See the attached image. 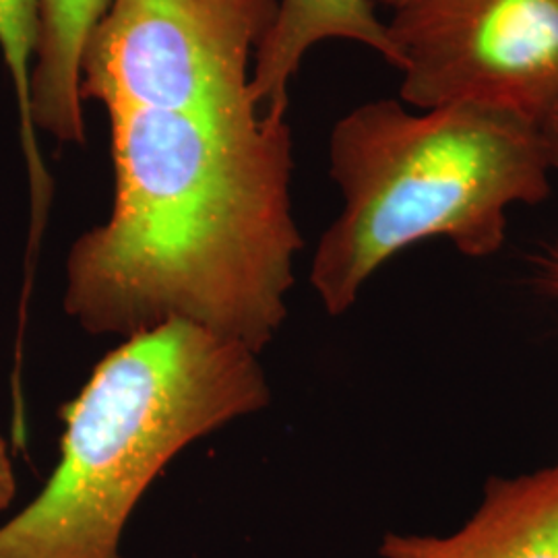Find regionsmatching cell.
<instances>
[{"instance_id":"cell-11","label":"cell","mask_w":558,"mask_h":558,"mask_svg":"<svg viewBox=\"0 0 558 558\" xmlns=\"http://www.w3.org/2000/svg\"><path fill=\"white\" fill-rule=\"evenodd\" d=\"M15 493H17V480H15L13 461L9 456L7 442L0 437V511H4L11 505V500L15 499Z\"/></svg>"},{"instance_id":"cell-9","label":"cell","mask_w":558,"mask_h":558,"mask_svg":"<svg viewBox=\"0 0 558 558\" xmlns=\"http://www.w3.org/2000/svg\"><path fill=\"white\" fill-rule=\"evenodd\" d=\"M40 32V2L38 0H0V52L13 81V92L20 110L21 141L29 168L34 195V232L44 226L46 207L50 201L52 180L41 160L38 133L32 124L29 87Z\"/></svg>"},{"instance_id":"cell-3","label":"cell","mask_w":558,"mask_h":558,"mask_svg":"<svg viewBox=\"0 0 558 558\" xmlns=\"http://www.w3.org/2000/svg\"><path fill=\"white\" fill-rule=\"evenodd\" d=\"M267 403L257 354L236 341L184 320L126 338L62 405L59 463L0 525V558H122L124 527L170 459Z\"/></svg>"},{"instance_id":"cell-6","label":"cell","mask_w":558,"mask_h":558,"mask_svg":"<svg viewBox=\"0 0 558 558\" xmlns=\"http://www.w3.org/2000/svg\"><path fill=\"white\" fill-rule=\"evenodd\" d=\"M380 558H558V465L486 482L478 509L459 530L385 534Z\"/></svg>"},{"instance_id":"cell-12","label":"cell","mask_w":558,"mask_h":558,"mask_svg":"<svg viewBox=\"0 0 558 558\" xmlns=\"http://www.w3.org/2000/svg\"><path fill=\"white\" fill-rule=\"evenodd\" d=\"M380 4H387V7H391V9H399V7H403V4H408V2H412V0H377Z\"/></svg>"},{"instance_id":"cell-8","label":"cell","mask_w":558,"mask_h":558,"mask_svg":"<svg viewBox=\"0 0 558 558\" xmlns=\"http://www.w3.org/2000/svg\"><path fill=\"white\" fill-rule=\"evenodd\" d=\"M40 32L32 69V124L60 143H85L81 66L87 41L112 0H38Z\"/></svg>"},{"instance_id":"cell-4","label":"cell","mask_w":558,"mask_h":558,"mask_svg":"<svg viewBox=\"0 0 558 558\" xmlns=\"http://www.w3.org/2000/svg\"><path fill=\"white\" fill-rule=\"evenodd\" d=\"M278 0H112L81 66V98L177 108L251 94L248 62Z\"/></svg>"},{"instance_id":"cell-1","label":"cell","mask_w":558,"mask_h":558,"mask_svg":"<svg viewBox=\"0 0 558 558\" xmlns=\"http://www.w3.org/2000/svg\"><path fill=\"white\" fill-rule=\"evenodd\" d=\"M106 112L114 205L69 253L64 311L92 336L184 320L259 354L302 251L286 117L253 98Z\"/></svg>"},{"instance_id":"cell-2","label":"cell","mask_w":558,"mask_h":558,"mask_svg":"<svg viewBox=\"0 0 558 558\" xmlns=\"http://www.w3.org/2000/svg\"><path fill=\"white\" fill-rule=\"evenodd\" d=\"M329 172L343 209L320 236L311 283L331 317L408 246L447 239L461 255H497L507 211L550 195V163L534 120L458 104L408 112L368 101L339 120Z\"/></svg>"},{"instance_id":"cell-7","label":"cell","mask_w":558,"mask_h":558,"mask_svg":"<svg viewBox=\"0 0 558 558\" xmlns=\"http://www.w3.org/2000/svg\"><path fill=\"white\" fill-rule=\"evenodd\" d=\"M360 41L391 66L399 57L387 23L377 17L375 0H278L269 32L255 52L251 96L263 114L286 117L288 85L302 57L323 40Z\"/></svg>"},{"instance_id":"cell-5","label":"cell","mask_w":558,"mask_h":558,"mask_svg":"<svg viewBox=\"0 0 558 558\" xmlns=\"http://www.w3.org/2000/svg\"><path fill=\"white\" fill-rule=\"evenodd\" d=\"M387 29L414 108L480 104L538 122L558 98V0H412Z\"/></svg>"},{"instance_id":"cell-10","label":"cell","mask_w":558,"mask_h":558,"mask_svg":"<svg viewBox=\"0 0 558 558\" xmlns=\"http://www.w3.org/2000/svg\"><path fill=\"white\" fill-rule=\"evenodd\" d=\"M536 126H538L539 140L544 145L550 170H557L558 172V98L539 117Z\"/></svg>"}]
</instances>
